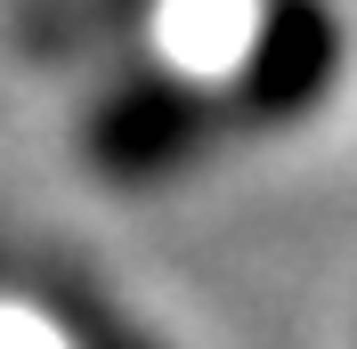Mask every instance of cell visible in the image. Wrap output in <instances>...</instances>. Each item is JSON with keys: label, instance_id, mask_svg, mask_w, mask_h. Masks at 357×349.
<instances>
[{"label": "cell", "instance_id": "6da1fadb", "mask_svg": "<svg viewBox=\"0 0 357 349\" xmlns=\"http://www.w3.org/2000/svg\"><path fill=\"white\" fill-rule=\"evenodd\" d=\"M89 147H98V163H106L114 179L178 171V163L203 147V106L187 89H171V82H138V89H122V98L98 114Z\"/></svg>", "mask_w": 357, "mask_h": 349}, {"label": "cell", "instance_id": "7a4b0ae2", "mask_svg": "<svg viewBox=\"0 0 357 349\" xmlns=\"http://www.w3.org/2000/svg\"><path fill=\"white\" fill-rule=\"evenodd\" d=\"M325 73H333V24L317 17V8H276L260 57H252L260 106H309L317 89H325Z\"/></svg>", "mask_w": 357, "mask_h": 349}]
</instances>
